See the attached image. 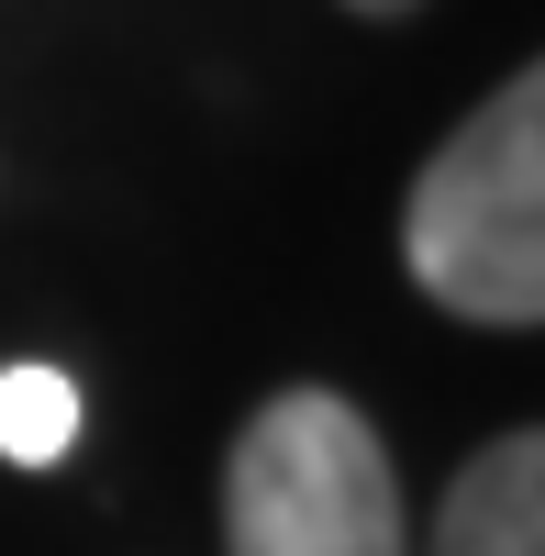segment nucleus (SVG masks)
Masks as SVG:
<instances>
[{"label":"nucleus","mask_w":545,"mask_h":556,"mask_svg":"<svg viewBox=\"0 0 545 556\" xmlns=\"http://www.w3.org/2000/svg\"><path fill=\"white\" fill-rule=\"evenodd\" d=\"M67 445H78V379L67 367H0V456L56 468Z\"/></svg>","instance_id":"20e7f679"},{"label":"nucleus","mask_w":545,"mask_h":556,"mask_svg":"<svg viewBox=\"0 0 545 556\" xmlns=\"http://www.w3.org/2000/svg\"><path fill=\"white\" fill-rule=\"evenodd\" d=\"M223 545L235 556H413L401 479L368 412L334 390H279L235 434L223 468Z\"/></svg>","instance_id":"f03ea898"},{"label":"nucleus","mask_w":545,"mask_h":556,"mask_svg":"<svg viewBox=\"0 0 545 556\" xmlns=\"http://www.w3.org/2000/svg\"><path fill=\"white\" fill-rule=\"evenodd\" d=\"M434 556H545V434L479 445L434 513Z\"/></svg>","instance_id":"7ed1b4c3"},{"label":"nucleus","mask_w":545,"mask_h":556,"mask_svg":"<svg viewBox=\"0 0 545 556\" xmlns=\"http://www.w3.org/2000/svg\"><path fill=\"white\" fill-rule=\"evenodd\" d=\"M356 12H401V0H356Z\"/></svg>","instance_id":"39448f33"},{"label":"nucleus","mask_w":545,"mask_h":556,"mask_svg":"<svg viewBox=\"0 0 545 556\" xmlns=\"http://www.w3.org/2000/svg\"><path fill=\"white\" fill-rule=\"evenodd\" d=\"M401 256L457 323H545V56L423 156Z\"/></svg>","instance_id":"f257e3e1"}]
</instances>
